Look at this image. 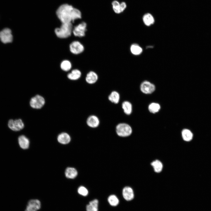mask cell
Returning a JSON list of instances; mask_svg holds the SVG:
<instances>
[{"instance_id": "25", "label": "cell", "mask_w": 211, "mask_h": 211, "mask_svg": "<svg viewBox=\"0 0 211 211\" xmlns=\"http://www.w3.org/2000/svg\"><path fill=\"white\" fill-rule=\"evenodd\" d=\"M60 67L63 71L67 72L69 71L72 67L71 62L68 60L62 61L60 63Z\"/></svg>"}, {"instance_id": "23", "label": "cell", "mask_w": 211, "mask_h": 211, "mask_svg": "<svg viewBox=\"0 0 211 211\" xmlns=\"http://www.w3.org/2000/svg\"><path fill=\"white\" fill-rule=\"evenodd\" d=\"M109 100L111 102L115 104L118 103L120 99V95L119 93L116 91H112L108 97Z\"/></svg>"}, {"instance_id": "24", "label": "cell", "mask_w": 211, "mask_h": 211, "mask_svg": "<svg viewBox=\"0 0 211 211\" xmlns=\"http://www.w3.org/2000/svg\"><path fill=\"white\" fill-rule=\"evenodd\" d=\"M151 165L156 172L159 173L162 170L163 167L162 164L159 160H156L152 161Z\"/></svg>"}, {"instance_id": "22", "label": "cell", "mask_w": 211, "mask_h": 211, "mask_svg": "<svg viewBox=\"0 0 211 211\" xmlns=\"http://www.w3.org/2000/svg\"><path fill=\"white\" fill-rule=\"evenodd\" d=\"M122 108L124 113L126 115H130L132 111V106L131 103L129 101H124L122 104Z\"/></svg>"}, {"instance_id": "28", "label": "cell", "mask_w": 211, "mask_h": 211, "mask_svg": "<svg viewBox=\"0 0 211 211\" xmlns=\"http://www.w3.org/2000/svg\"><path fill=\"white\" fill-rule=\"evenodd\" d=\"M28 205L37 210L40 209L41 204L40 202L38 200L33 199L29 201Z\"/></svg>"}, {"instance_id": "27", "label": "cell", "mask_w": 211, "mask_h": 211, "mask_svg": "<svg viewBox=\"0 0 211 211\" xmlns=\"http://www.w3.org/2000/svg\"><path fill=\"white\" fill-rule=\"evenodd\" d=\"M108 201L110 204L113 206H117L119 203L118 198L115 195H110L108 198Z\"/></svg>"}, {"instance_id": "3", "label": "cell", "mask_w": 211, "mask_h": 211, "mask_svg": "<svg viewBox=\"0 0 211 211\" xmlns=\"http://www.w3.org/2000/svg\"><path fill=\"white\" fill-rule=\"evenodd\" d=\"M116 132L118 136L121 137H127L130 135L132 130L128 124L124 123L118 124L116 127Z\"/></svg>"}, {"instance_id": "29", "label": "cell", "mask_w": 211, "mask_h": 211, "mask_svg": "<svg viewBox=\"0 0 211 211\" xmlns=\"http://www.w3.org/2000/svg\"><path fill=\"white\" fill-rule=\"evenodd\" d=\"M78 192L79 193L83 196H86L88 193L87 189L83 186H80L78 189Z\"/></svg>"}, {"instance_id": "5", "label": "cell", "mask_w": 211, "mask_h": 211, "mask_svg": "<svg viewBox=\"0 0 211 211\" xmlns=\"http://www.w3.org/2000/svg\"><path fill=\"white\" fill-rule=\"evenodd\" d=\"M87 25L85 22H81L73 28L72 33L77 37H82L86 35Z\"/></svg>"}, {"instance_id": "14", "label": "cell", "mask_w": 211, "mask_h": 211, "mask_svg": "<svg viewBox=\"0 0 211 211\" xmlns=\"http://www.w3.org/2000/svg\"><path fill=\"white\" fill-rule=\"evenodd\" d=\"M18 142L20 147L22 149H26L29 147V140L25 135H21L18 137Z\"/></svg>"}, {"instance_id": "12", "label": "cell", "mask_w": 211, "mask_h": 211, "mask_svg": "<svg viewBox=\"0 0 211 211\" xmlns=\"http://www.w3.org/2000/svg\"><path fill=\"white\" fill-rule=\"evenodd\" d=\"M86 123L87 125L92 128H96L99 124V120L97 117L95 115H91L87 119Z\"/></svg>"}, {"instance_id": "26", "label": "cell", "mask_w": 211, "mask_h": 211, "mask_svg": "<svg viewBox=\"0 0 211 211\" xmlns=\"http://www.w3.org/2000/svg\"><path fill=\"white\" fill-rule=\"evenodd\" d=\"M160 106L158 103H153L149 105L148 109L151 113H155L158 112L160 110Z\"/></svg>"}, {"instance_id": "10", "label": "cell", "mask_w": 211, "mask_h": 211, "mask_svg": "<svg viewBox=\"0 0 211 211\" xmlns=\"http://www.w3.org/2000/svg\"><path fill=\"white\" fill-rule=\"evenodd\" d=\"M140 88L141 91L147 94L152 93L155 89L154 85L147 81H144L141 84Z\"/></svg>"}, {"instance_id": "19", "label": "cell", "mask_w": 211, "mask_h": 211, "mask_svg": "<svg viewBox=\"0 0 211 211\" xmlns=\"http://www.w3.org/2000/svg\"><path fill=\"white\" fill-rule=\"evenodd\" d=\"M130 50L131 53L135 55H140L143 51L142 48L136 43H133L131 45Z\"/></svg>"}, {"instance_id": "15", "label": "cell", "mask_w": 211, "mask_h": 211, "mask_svg": "<svg viewBox=\"0 0 211 211\" xmlns=\"http://www.w3.org/2000/svg\"><path fill=\"white\" fill-rule=\"evenodd\" d=\"M57 139L58 142L62 144H66L69 143L71 140L69 135L67 133L62 132L58 136Z\"/></svg>"}, {"instance_id": "1", "label": "cell", "mask_w": 211, "mask_h": 211, "mask_svg": "<svg viewBox=\"0 0 211 211\" xmlns=\"http://www.w3.org/2000/svg\"><path fill=\"white\" fill-rule=\"evenodd\" d=\"M56 15L61 23H72L82 17L80 11L68 4L61 5L56 11Z\"/></svg>"}, {"instance_id": "30", "label": "cell", "mask_w": 211, "mask_h": 211, "mask_svg": "<svg viewBox=\"0 0 211 211\" xmlns=\"http://www.w3.org/2000/svg\"><path fill=\"white\" fill-rule=\"evenodd\" d=\"M25 211H37V210L30 206L28 205Z\"/></svg>"}, {"instance_id": "21", "label": "cell", "mask_w": 211, "mask_h": 211, "mask_svg": "<svg viewBox=\"0 0 211 211\" xmlns=\"http://www.w3.org/2000/svg\"><path fill=\"white\" fill-rule=\"evenodd\" d=\"M98 202L97 199H95L89 202L86 206L87 211H98Z\"/></svg>"}, {"instance_id": "9", "label": "cell", "mask_w": 211, "mask_h": 211, "mask_svg": "<svg viewBox=\"0 0 211 211\" xmlns=\"http://www.w3.org/2000/svg\"><path fill=\"white\" fill-rule=\"evenodd\" d=\"M111 4L113 11L117 14H120L124 12L127 6L126 3L124 1L120 2L116 0L113 1Z\"/></svg>"}, {"instance_id": "6", "label": "cell", "mask_w": 211, "mask_h": 211, "mask_svg": "<svg viewBox=\"0 0 211 211\" xmlns=\"http://www.w3.org/2000/svg\"><path fill=\"white\" fill-rule=\"evenodd\" d=\"M45 103V98L39 95H37L32 98L30 101V106L35 109L41 108L44 106Z\"/></svg>"}, {"instance_id": "17", "label": "cell", "mask_w": 211, "mask_h": 211, "mask_svg": "<svg viewBox=\"0 0 211 211\" xmlns=\"http://www.w3.org/2000/svg\"><path fill=\"white\" fill-rule=\"evenodd\" d=\"M81 75L80 71L77 69L72 70L67 75L68 78L72 80H77L79 79Z\"/></svg>"}, {"instance_id": "4", "label": "cell", "mask_w": 211, "mask_h": 211, "mask_svg": "<svg viewBox=\"0 0 211 211\" xmlns=\"http://www.w3.org/2000/svg\"><path fill=\"white\" fill-rule=\"evenodd\" d=\"M13 40L12 31L10 28H5L0 31V40L2 43L4 44L11 43Z\"/></svg>"}, {"instance_id": "20", "label": "cell", "mask_w": 211, "mask_h": 211, "mask_svg": "<svg viewBox=\"0 0 211 211\" xmlns=\"http://www.w3.org/2000/svg\"><path fill=\"white\" fill-rule=\"evenodd\" d=\"M65 175L68 178L73 179L77 176L78 172L76 169L73 167H68L65 171Z\"/></svg>"}, {"instance_id": "13", "label": "cell", "mask_w": 211, "mask_h": 211, "mask_svg": "<svg viewBox=\"0 0 211 211\" xmlns=\"http://www.w3.org/2000/svg\"><path fill=\"white\" fill-rule=\"evenodd\" d=\"M98 79V76L96 73L93 71H91L87 74L85 80L88 83L93 84L97 81Z\"/></svg>"}, {"instance_id": "7", "label": "cell", "mask_w": 211, "mask_h": 211, "mask_svg": "<svg viewBox=\"0 0 211 211\" xmlns=\"http://www.w3.org/2000/svg\"><path fill=\"white\" fill-rule=\"evenodd\" d=\"M69 49L73 54L78 55L83 52L84 47L80 42L76 40L73 41L70 44Z\"/></svg>"}, {"instance_id": "18", "label": "cell", "mask_w": 211, "mask_h": 211, "mask_svg": "<svg viewBox=\"0 0 211 211\" xmlns=\"http://www.w3.org/2000/svg\"><path fill=\"white\" fill-rule=\"evenodd\" d=\"M181 135L183 140L186 142H190L193 138V134L189 129H184L182 131Z\"/></svg>"}, {"instance_id": "11", "label": "cell", "mask_w": 211, "mask_h": 211, "mask_svg": "<svg viewBox=\"0 0 211 211\" xmlns=\"http://www.w3.org/2000/svg\"><path fill=\"white\" fill-rule=\"evenodd\" d=\"M122 195L127 201H130L134 198V195L132 188L129 186L124 187L122 190Z\"/></svg>"}, {"instance_id": "8", "label": "cell", "mask_w": 211, "mask_h": 211, "mask_svg": "<svg viewBox=\"0 0 211 211\" xmlns=\"http://www.w3.org/2000/svg\"><path fill=\"white\" fill-rule=\"evenodd\" d=\"M8 127L12 130L17 131L23 129L24 127V124L21 119H16L13 120H10L8 123Z\"/></svg>"}, {"instance_id": "2", "label": "cell", "mask_w": 211, "mask_h": 211, "mask_svg": "<svg viewBox=\"0 0 211 211\" xmlns=\"http://www.w3.org/2000/svg\"><path fill=\"white\" fill-rule=\"evenodd\" d=\"M72 23H62L61 26L56 28L54 30L56 36L59 38L64 39L69 37L72 33L73 29Z\"/></svg>"}, {"instance_id": "16", "label": "cell", "mask_w": 211, "mask_h": 211, "mask_svg": "<svg viewBox=\"0 0 211 211\" xmlns=\"http://www.w3.org/2000/svg\"><path fill=\"white\" fill-rule=\"evenodd\" d=\"M144 24L147 26H150L153 24L155 22L154 17L150 13H147L144 15L142 18Z\"/></svg>"}]
</instances>
